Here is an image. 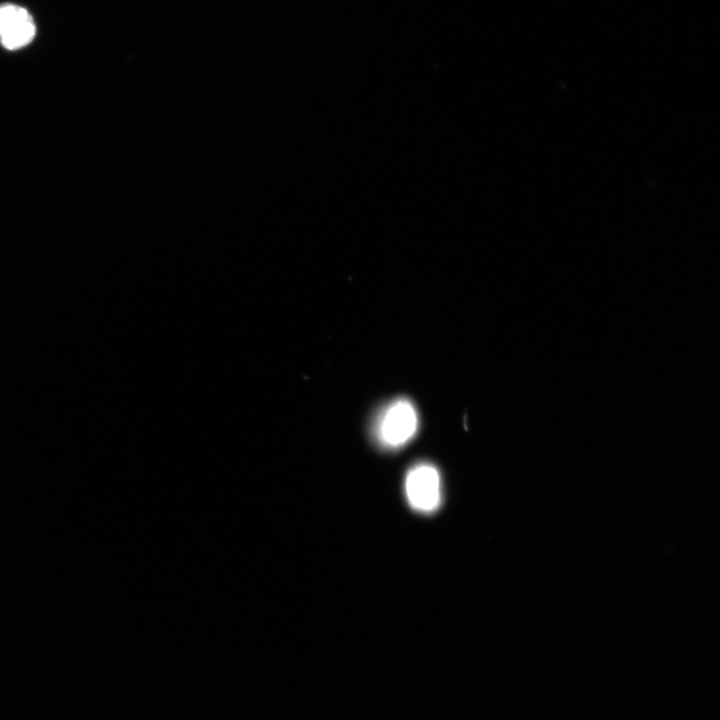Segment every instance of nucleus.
<instances>
[{"instance_id":"nucleus-1","label":"nucleus","mask_w":720,"mask_h":720,"mask_svg":"<svg viewBox=\"0 0 720 720\" xmlns=\"http://www.w3.org/2000/svg\"><path fill=\"white\" fill-rule=\"evenodd\" d=\"M418 416L407 399L392 401L381 413L376 424V438L381 446L396 449L407 444L415 435Z\"/></svg>"},{"instance_id":"nucleus-2","label":"nucleus","mask_w":720,"mask_h":720,"mask_svg":"<svg viewBox=\"0 0 720 720\" xmlns=\"http://www.w3.org/2000/svg\"><path fill=\"white\" fill-rule=\"evenodd\" d=\"M405 496L416 512L433 513L441 505L442 486L438 469L426 462L412 466L404 481Z\"/></svg>"},{"instance_id":"nucleus-3","label":"nucleus","mask_w":720,"mask_h":720,"mask_svg":"<svg viewBox=\"0 0 720 720\" xmlns=\"http://www.w3.org/2000/svg\"><path fill=\"white\" fill-rule=\"evenodd\" d=\"M36 28L31 15L20 6H0V40L7 49H18L29 44Z\"/></svg>"}]
</instances>
